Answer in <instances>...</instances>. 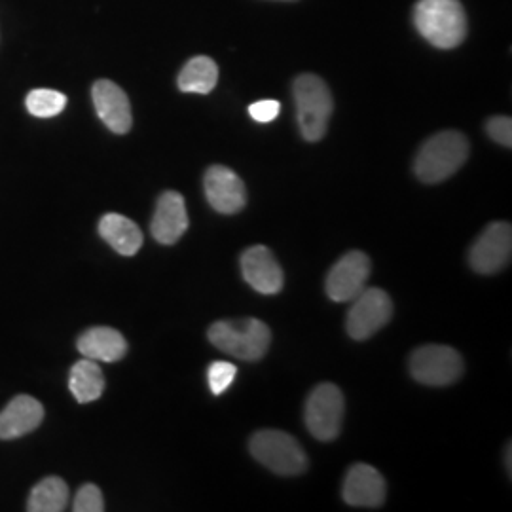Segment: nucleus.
Returning <instances> with one entry per match:
<instances>
[{"label": "nucleus", "instance_id": "f257e3e1", "mask_svg": "<svg viewBox=\"0 0 512 512\" xmlns=\"http://www.w3.org/2000/svg\"><path fill=\"white\" fill-rule=\"evenodd\" d=\"M414 25L440 50H452L467 37V16L459 0H420L414 8Z\"/></svg>", "mask_w": 512, "mask_h": 512}, {"label": "nucleus", "instance_id": "f03ea898", "mask_svg": "<svg viewBox=\"0 0 512 512\" xmlns=\"http://www.w3.org/2000/svg\"><path fill=\"white\" fill-rule=\"evenodd\" d=\"M469 150V141L463 133L440 131L421 145L414 162V171L421 183H442L467 162Z\"/></svg>", "mask_w": 512, "mask_h": 512}, {"label": "nucleus", "instance_id": "7ed1b4c3", "mask_svg": "<svg viewBox=\"0 0 512 512\" xmlns=\"http://www.w3.org/2000/svg\"><path fill=\"white\" fill-rule=\"evenodd\" d=\"M294 101L302 137L317 143L327 135L334 99L323 78L315 74H300L294 80Z\"/></svg>", "mask_w": 512, "mask_h": 512}, {"label": "nucleus", "instance_id": "20e7f679", "mask_svg": "<svg viewBox=\"0 0 512 512\" xmlns=\"http://www.w3.org/2000/svg\"><path fill=\"white\" fill-rule=\"evenodd\" d=\"M207 336L215 348L241 361L262 359L272 344V330L258 319L217 321Z\"/></svg>", "mask_w": 512, "mask_h": 512}, {"label": "nucleus", "instance_id": "39448f33", "mask_svg": "<svg viewBox=\"0 0 512 512\" xmlns=\"http://www.w3.org/2000/svg\"><path fill=\"white\" fill-rule=\"evenodd\" d=\"M253 458L275 475L298 476L308 469V456L298 440L277 429H262L251 437Z\"/></svg>", "mask_w": 512, "mask_h": 512}, {"label": "nucleus", "instance_id": "423d86ee", "mask_svg": "<svg viewBox=\"0 0 512 512\" xmlns=\"http://www.w3.org/2000/svg\"><path fill=\"white\" fill-rule=\"evenodd\" d=\"M346 403L342 391L334 384H319L306 401L304 420L311 435L321 442L336 439L342 431Z\"/></svg>", "mask_w": 512, "mask_h": 512}, {"label": "nucleus", "instance_id": "0eeeda50", "mask_svg": "<svg viewBox=\"0 0 512 512\" xmlns=\"http://www.w3.org/2000/svg\"><path fill=\"white\" fill-rule=\"evenodd\" d=\"M408 365L416 382L431 387L454 384L463 374V359L458 351L437 344L412 351Z\"/></svg>", "mask_w": 512, "mask_h": 512}, {"label": "nucleus", "instance_id": "6e6552de", "mask_svg": "<svg viewBox=\"0 0 512 512\" xmlns=\"http://www.w3.org/2000/svg\"><path fill=\"white\" fill-rule=\"evenodd\" d=\"M346 329L353 340H368L393 317V302L382 289H363L351 300Z\"/></svg>", "mask_w": 512, "mask_h": 512}, {"label": "nucleus", "instance_id": "1a4fd4ad", "mask_svg": "<svg viewBox=\"0 0 512 512\" xmlns=\"http://www.w3.org/2000/svg\"><path fill=\"white\" fill-rule=\"evenodd\" d=\"M512 255V228L509 222L490 224L469 251V264L476 274L492 275L509 266Z\"/></svg>", "mask_w": 512, "mask_h": 512}, {"label": "nucleus", "instance_id": "9d476101", "mask_svg": "<svg viewBox=\"0 0 512 512\" xmlns=\"http://www.w3.org/2000/svg\"><path fill=\"white\" fill-rule=\"evenodd\" d=\"M203 190L209 205L220 215H236L247 203L245 184L236 171L224 165H213L207 169Z\"/></svg>", "mask_w": 512, "mask_h": 512}, {"label": "nucleus", "instance_id": "9b49d317", "mask_svg": "<svg viewBox=\"0 0 512 512\" xmlns=\"http://www.w3.org/2000/svg\"><path fill=\"white\" fill-rule=\"evenodd\" d=\"M370 275V258L363 251H351L342 256L327 275L325 289L334 302H351L366 289Z\"/></svg>", "mask_w": 512, "mask_h": 512}, {"label": "nucleus", "instance_id": "f8f14e48", "mask_svg": "<svg viewBox=\"0 0 512 512\" xmlns=\"http://www.w3.org/2000/svg\"><path fill=\"white\" fill-rule=\"evenodd\" d=\"M241 274L256 293H281L283 283H285L283 270H281L277 258L264 245L249 247L241 255Z\"/></svg>", "mask_w": 512, "mask_h": 512}, {"label": "nucleus", "instance_id": "ddd939ff", "mask_svg": "<svg viewBox=\"0 0 512 512\" xmlns=\"http://www.w3.org/2000/svg\"><path fill=\"white\" fill-rule=\"evenodd\" d=\"M93 105L97 110V116L107 128L116 135H126L131 124V105H129L126 92L110 82V80H97L92 88Z\"/></svg>", "mask_w": 512, "mask_h": 512}, {"label": "nucleus", "instance_id": "4468645a", "mask_svg": "<svg viewBox=\"0 0 512 512\" xmlns=\"http://www.w3.org/2000/svg\"><path fill=\"white\" fill-rule=\"evenodd\" d=\"M344 501L351 507L378 509L385 501V480L378 469L366 463L353 465L342 488Z\"/></svg>", "mask_w": 512, "mask_h": 512}, {"label": "nucleus", "instance_id": "2eb2a0df", "mask_svg": "<svg viewBox=\"0 0 512 512\" xmlns=\"http://www.w3.org/2000/svg\"><path fill=\"white\" fill-rule=\"evenodd\" d=\"M186 230H188V213H186L184 198L175 190H167L158 198L150 232L158 243L173 245L183 238Z\"/></svg>", "mask_w": 512, "mask_h": 512}, {"label": "nucleus", "instance_id": "dca6fc26", "mask_svg": "<svg viewBox=\"0 0 512 512\" xmlns=\"http://www.w3.org/2000/svg\"><path fill=\"white\" fill-rule=\"evenodd\" d=\"M44 420V406L29 395H18L0 412V440L29 435Z\"/></svg>", "mask_w": 512, "mask_h": 512}, {"label": "nucleus", "instance_id": "f3484780", "mask_svg": "<svg viewBox=\"0 0 512 512\" xmlns=\"http://www.w3.org/2000/svg\"><path fill=\"white\" fill-rule=\"evenodd\" d=\"M78 351L92 361L116 363L122 361L128 353L126 338L116 329L110 327H93L88 329L76 342Z\"/></svg>", "mask_w": 512, "mask_h": 512}, {"label": "nucleus", "instance_id": "a211bd4d", "mask_svg": "<svg viewBox=\"0 0 512 512\" xmlns=\"http://www.w3.org/2000/svg\"><path fill=\"white\" fill-rule=\"evenodd\" d=\"M99 234L110 247L124 256H133L143 247L141 228L124 215L109 213L99 222Z\"/></svg>", "mask_w": 512, "mask_h": 512}, {"label": "nucleus", "instance_id": "6ab92c4d", "mask_svg": "<svg viewBox=\"0 0 512 512\" xmlns=\"http://www.w3.org/2000/svg\"><path fill=\"white\" fill-rule=\"evenodd\" d=\"M219 82V67L217 63L207 57V55H198L192 57L183 67L179 74V90L184 93H198V95H207L217 88Z\"/></svg>", "mask_w": 512, "mask_h": 512}, {"label": "nucleus", "instance_id": "aec40b11", "mask_svg": "<svg viewBox=\"0 0 512 512\" xmlns=\"http://www.w3.org/2000/svg\"><path fill=\"white\" fill-rule=\"evenodd\" d=\"M69 387L74 399L80 404L97 401L105 391V376L99 365L92 359H82L71 368Z\"/></svg>", "mask_w": 512, "mask_h": 512}, {"label": "nucleus", "instance_id": "412c9836", "mask_svg": "<svg viewBox=\"0 0 512 512\" xmlns=\"http://www.w3.org/2000/svg\"><path fill=\"white\" fill-rule=\"evenodd\" d=\"M69 501V486L59 476H48L40 480L29 495V512L65 511Z\"/></svg>", "mask_w": 512, "mask_h": 512}, {"label": "nucleus", "instance_id": "4be33fe9", "mask_svg": "<svg viewBox=\"0 0 512 512\" xmlns=\"http://www.w3.org/2000/svg\"><path fill=\"white\" fill-rule=\"evenodd\" d=\"M27 110L37 118H52L67 107V97L55 90H33L27 95Z\"/></svg>", "mask_w": 512, "mask_h": 512}, {"label": "nucleus", "instance_id": "5701e85b", "mask_svg": "<svg viewBox=\"0 0 512 512\" xmlns=\"http://www.w3.org/2000/svg\"><path fill=\"white\" fill-rule=\"evenodd\" d=\"M238 374V368L232 363L226 361H217L209 366L207 378H209V387L213 395H222L230 385L234 384V378Z\"/></svg>", "mask_w": 512, "mask_h": 512}, {"label": "nucleus", "instance_id": "b1692460", "mask_svg": "<svg viewBox=\"0 0 512 512\" xmlns=\"http://www.w3.org/2000/svg\"><path fill=\"white\" fill-rule=\"evenodd\" d=\"M74 512H103L105 501L103 494L95 484H84L74 497Z\"/></svg>", "mask_w": 512, "mask_h": 512}, {"label": "nucleus", "instance_id": "393cba45", "mask_svg": "<svg viewBox=\"0 0 512 512\" xmlns=\"http://www.w3.org/2000/svg\"><path fill=\"white\" fill-rule=\"evenodd\" d=\"M488 135L501 147H512V120L509 116H494L486 124Z\"/></svg>", "mask_w": 512, "mask_h": 512}, {"label": "nucleus", "instance_id": "a878e982", "mask_svg": "<svg viewBox=\"0 0 512 512\" xmlns=\"http://www.w3.org/2000/svg\"><path fill=\"white\" fill-rule=\"evenodd\" d=\"M281 112V103L274 99H264V101H256L249 107L251 118L258 124H270Z\"/></svg>", "mask_w": 512, "mask_h": 512}, {"label": "nucleus", "instance_id": "bb28decb", "mask_svg": "<svg viewBox=\"0 0 512 512\" xmlns=\"http://www.w3.org/2000/svg\"><path fill=\"white\" fill-rule=\"evenodd\" d=\"M511 450L512 446L509 444V446H507V471H509V473H511Z\"/></svg>", "mask_w": 512, "mask_h": 512}]
</instances>
